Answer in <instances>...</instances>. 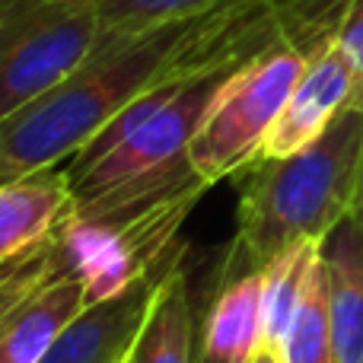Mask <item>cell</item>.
Returning a JSON list of instances; mask_svg holds the SVG:
<instances>
[{
    "label": "cell",
    "instance_id": "1",
    "mask_svg": "<svg viewBox=\"0 0 363 363\" xmlns=\"http://www.w3.org/2000/svg\"><path fill=\"white\" fill-rule=\"evenodd\" d=\"M277 42L268 0L213 6L140 29H106L96 51L57 86L0 125V182L64 166L128 102L163 77Z\"/></svg>",
    "mask_w": 363,
    "mask_h": 363
},
{
    "label": "cell",
    "instance_id": "2",
    "mask_svg": "<svg viewBox=\"0 0 363 363\" xmlns=\"http://www.w3.org/2000/svg\"><path fill=\"white\" fill-rule=\"evenodd\" d=\"M245 57L226 55L182 67L128 102L80 153L64 163L77 211L118 213L188 188H211L191 169L188 147L226 77Z\"/></svg>",
    "mask_w": 363,
    "mask_h": 363
},
{
    "label": "cell",
    "instance_id": "3",
    "mask_svg": "<svg viewBox=\"0 0 363 363\" xmlns=\"http://www.w3.org/2000/svg\"><path fill=\"white\" fill-rule=\"evenodd\" d=\"M363 160V106H347L322 138L281 160H255L242 176L236 236L223 277L262 271L306 239H325L354 211Z\"/></svg>",
    "mask_w": 363,
    "mask_h": 363
},
{
    "label": "cell",
    "instance_id": "4",
    "mask_svg": "<svg viewBox=\"0 0 363 363\" xmlns=\"http://www.w3.org/2000/svg\"><path fill=\"white\" fill-rule=\"evenodd\" d=\"M309 55L287 38L245 57L217 93L211 112L204 115L188 160L207 185L245 172L262 157L264 138L277 121L284 102L290 99L303 77Z\"/></svg>",
    "mask_w": 363,
    "mask_h": 363
},
{
    "label": "cell",
    "instance_id": "5",
    "mask_svg": "<svg viewBox=\"0 0 363 363\" xmlns=\"http://www.w3.org/2000/svg\"><path fill=\"white\" fill-rule=\"evenodd\" d=\"M99 0H0V125L96 51Z\"/></svg>",
    "mask_w": 363,
    "mask_h": 363
},
{
    "label": "cell",
    "instance_id": "6",
    "mask_svg": "<svg viewBox=\"0 0 363 363\" xmlns=\"http://www.w3.org/2000/svg\"><path fill=\"white\" fill-rule=\"evenodd\" d=\"M185 258V245H179L160 268L134 281L128 290L108 296V300L89 303L51 345L42 363H128L138 335L144 328L150 306L160 294L172 268Z\"/></svg>",
    "mask_w": 363,
    "mask_h": 363
},
{
    "label": "cell",
    "instance_id": "7",
    "mask_svg": "<svg viewBox=\"0 0 363 363\" xmlns=\"http://www.w3.org/2000/svg\"><path fill=\"white\" fill-rule=\"evenodd\" d=\"M354 99H357V70L345 48L332 38L309 55L306 70L271 125L258 160H281L309 147L347 106H354Z\"/></svg>",
    "mask_w": 363,
    "mask_h": 363
},
{
    "label": "cell",
    "instance_id": "8",
    "mask_svg": "<svg viewBox=\"0 0 363 363\" xmlns=\"http://www.w3.org/2000/svg\"><path fill=\"white\" fill-rule=\"evenodd\" d=\"M77 211L64 166L0 182V264L61 230Z\"/></svg>",
    "mask_w": 363,
    "mask_h": 363
},
{
    "label": "cell",
    "instance_id": "9",
    "mask_svg": "<svg viewBox=\"0 0 363 363\" xmlns=\"http://www.w3.org/2000/svg\"><path fill=\"white\" fill-rule=\"evenodd\" d=\"M262 345V271L223 277L201 319L194 363H249Z\"/></svg>",
    "mask_w": 363,
    "mask_h": 363
},
{
    "label": "cell",
    "instance_id": "10",
    "mask_svg": "<svg viewBox=\"0 0 363 363\" xmlns=\"http://www.w3.org/2000/svg\"><path fill=\"white\" fill-rule=\"evenodd\" d=\"M328 281L335 363H363V223L347 213L319 245Z\"/></svg>",
    "mask_w": 363,
    "mask_h": 363
},
{
    "label": "cell",
    "instance_id": "11",
    "mask_svg": "<svg viewBox=\"0 0 363 363\" xmlns=\"http://www.w3.org/2000/svg\"><path fill=\"white\" fill-rule=\"evenodd\" d=\"M89 306L77 271H61L0 325V363H42L57 335Z\"/></svg>",
    "mask_w": 363,
    "mask_h": 363
},
{
    "label": "cell",
    "instance_id": "12",
    "mask_svg": "<svg viewBox=\"0 0 363 363\" xmlns=\"http://www.w3.org/2000/svg\"><path fill=\"white\" fill-rule=\"evenodd\" d=\"M198 322H194L191 287H188L185 258L166 274L150 306L131 363H194L198 357Z\"/></svg>",
    "mask_w": 363,
    "mask_h": 363
},
{
    "label": "cell",
    "instance_id": "13",
    "mask_svg": "<svg viewBox=\"0 0 363 363\" xmlns=\"http://www.w3.org/2000/svg\"><path fill=\"white\" fill-rule=\"evenodd\" d=\"M322 239H306L281 255H274L262 268V313H264V345L281 347L287 325L306 294L309 274L319 262Z\"/></svg>",
    "mask_w": 363,
    "mask_h": 363
},
{
    "label": "cell",
    "instance_id": "14",
    "mask_svg": "<svg viewBox=\"0 0 363 363\" xmlns=\"http://www.w3.org/2000/svg\"><path fill=\"white\" fill-rule=\"evenodd\" d=\"M281 354L287 363H335L332 351V309H328V281L322 268V255L309 274L306 294L296 306L287 335L281 341Z\"/></svg>",
    "mask_w": 363,
    "mask_h": 363
},
{
    "label": "cell",
    "instance_id": "15",
    "mask_svg": "<svg viewBox=\"0 0 363 363\" xmlns=\"http://www.w3.org/2000/svg\"><path fill=\"white\" fill-rule=\"evenodd\" d=\"M335 42L345 48V55L351 57L354 70H357V99H354V106H363V0H347L345 13L338 19V29H335Z\"/></svg>",
    "mask_w": 363,
    "mask_h": 363
},
{
    "label": "cell",
    "instance_id": "16",
    "mask_svg": "<svg viewBox=\"0 0 363 363\" xmlns=\"http://www.w3.org/2000/svg\"><path fill=\"white\" fill-rule=\"evenodd\" d=\"M249 363H287V360H284L281 347H274V345H262V347H258V354H255V357H252Z\"/></svg>",
    "mask_w": 363,
    "mask_h": 363
},
{
    "label": "cell",
    "instance_id": "17",
    "mask_svg": "<svg viewBox=\"0 0 363 363\" xmlns=\"http://www.w3.org/2000/svg\"><path fill=\"white\" fill-rule=\"evenodd\" d=\"M354 217L363 223V160H360V182H357V198H354Z\"/></svg>",
    "mask_w": 363,
    "mask_h": 363
},
{
    "label": "cell",
    "instance_id": "18",
    "mask_svg": "<svg viewBox=\"0 0 363 363\" xmlns=\"http://www.w3.org/2000/svg\"><path fill=\"white\" fill-rule=\"evenodd\" d=\"M128 363H131V357H128Z\"/></svg>",
    "mask_w": 363,
    "mask_h": 363
}]
</instances>
